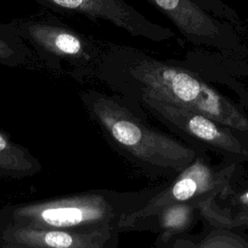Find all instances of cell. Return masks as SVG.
Here are the masks:
<instances>
[{
  "mask_svg": "<svg viewBox=\"0 0 248 248\" xmlns=\"http://www.w3.org/2000/svg\"><path fill=\"white\" fill-rule=\"evenodd\" d=\"M201 2H202V4L204 6L205 4L206 5H208V7L210 8V9H213V7L214 8H217L219 11L221 10V12L224 14V16H227V17H230L231 16V15L232 14V12H228V11H230V9H228L226 6H224L223 5V3L220 1V0H200Z\"/></svg>",
  "mask_w": 248,
  "mask_h": 248,
  "instance_id": "15",
  "label": "cell"
},
{
  "mask_svg": "<svg viewBox=\"0 0 248 248\" xmlns=\"http://www.w3.org/2000/svg\"><path fill=\"white\" fill-rule=\"evenodd\" d=\"M236 205L238 206V212L228 219L223 226L230 228H236L248 225V190L240 194L236 201Z\"/></svg>",
  "mask_w": 248,
  "mask_h": 248,
  "instance_id": "14",
  "label": "cell"
},
{
  "mask_svg": "<svg viewBox=\"0 0 248 248\" xmlns=\"http://www.w3.org/2000/svg\"><path fill=\"white\" fill-rule=\"evenodd\" d=\"M135 85L139 100L169 127L204 146L233 156L248 157V150L233 135L232 129L200 111L174 103L151 88Z\"/></svg>",
  "mask_w": 248,
  "mask_h": 248,
  "instance_id": "5",
  "label": "cell"
},
{
  "mask_svg": "<svg viewBox=\"0 0 248 248\" xmlns=\"http://www.w3.org/2000/svg\"><path fill=\"white\" fill-rule=\"evenodd\" d=\"M195 208L190 202L173 203L162 208L156 215L159 216V227L164 231L163 236L168 239L170 235L188 229L192 224Z\"/></svg>",
  "mask_w": 248,
  "mask_h": 248,
  "instance_id": "12",
  "label": "cell"
},
{
  "mask_svg": "<svg viewBox=\"0 0 248 248\" xmlns=\"http://www.w3.org/2000/svg\"><path fill=\"white\" fill-rule=\"evenodd\" d=\"M31 51L9 23L0 22V65L17 67L27 62Z\"/></svg>",
  "mask_w": 248,
  "mask_h": 248,
  "instance_id": "11",
  "label": "cell"
},
{
  "mask_svg": "<svg viewBox=\"0 0 248 248\" xmlns=\"http://www.w3.org/2000/svg\"><path fill=\"white\" fill-rule=\"evenodd\" d=\"M80 99L111 146L144 170L176 175L198 155L194 148L143 123L114 97L85 90Z\"/></svg>",
  "mask_w": 248,
  "mask_h": 248,
  "instance_id": "1",
  "label": "cell"
},
{
  "mask_svg": "<svg viewBox=\"0 0 248 248\" xmlns=\"http://www.w3.org/2000/svg\"><path fill=\"white\" fill-rule=\"evenodd\" d=\"M43 169L33 154L0 131V177L23 179L39 173Z\"/></svg>",
  "mask_w": 248,
  "mask_h": 248,
  "instance_id": "10",
  "label": "cell"
},
{
  "mask_svg": "<svg viewBox=\"0 0 248 248\" xmlns=\"http://www.w3.org/2000/svg\"><path fill=\"white\" fill-rule=\"evenodd\" d=\"M50 69L82 76L99 62L100 47L56 17L31 16L9 23Z\"/></svg>",
  "mask_w": 248,
  "mask_h": 248,
  "instance_id": "4",
  "label": "cell"
},
{
  "mask_svg": "<svg viewBox=\"0 0 248 248\" xmlns=\"http://www.w3.org/2000/svg\"><path fill=\"white\" fill-rule=\"evenodd\" d=\"M118 230L70 231L0 223V248H109L117 242Z\"/></svg>",
  "mask_w": 248,
  "mask_h": 248,
  "instance_id": "7",
  "label": "cell"
},
{
  "mask_svg": "<svg viewBox=\"0 0 248 248\" xmlns=\"http://www.w3.org/2000/svg\"><path fill=\"white\" fill-rule=\"evenodd\" d=\"M137 202V201H136ZM127 202L123 194L88 191L46 200L8 204L0 208V223L39 229L90 231L120 228L121 221L144 202Z\"/></svg>",
  "mask_w": 248,
  "mask_h": 248,
  "instance_id": "3",
  "label": "cell"
},
{
  "mask_svg": "<svg viewBox=\"0 0 248 248\" xmlns=\"http://www.w3.org/2000/svg\"><path fill=\"white\" fill-rule=\"evenodd\" d=\"M197 247H248V243L241 237L225 232H212Z\"/></svg>",
  "mask_w": 248,
  "mask_h": 248,
  "instance_id": "13",
  "label": "cell"
},
{
  "mask_svg": "<svg viewBox=\"0 0 248 248\" xmlns=\"http://www.w3.org/2000/svg\"><path fill=\"white\" fill-rule=\"evenodd\" d=\"M125 64L108 52L100 59L122 68L99 61L103 65L121 70L130 81L151 88L169 100L200 111L233 131L248 134V117L228 98L217 92L189 70L158 61L144 54L130 53Z\"/></svg>",
  "mask_w": 248,
  "mask_h": 248,
  "instance_id": "2",
  "label": "cell"
},
{
  "mask_svg": "<svg viewBox=\"0 0 248 248\" xmlns=\"http://www.w3.org/2000/svg\"><path fill=\"white\" fill-rule=\"evenodd\" d=\"M52 10L64 13H77L92 19H105L133 36L155 42L165 41L174 36L169 28L158 25L124 0H36Z\"/></svg>",
  "mask_w": 248,
  "mask_h": 248,
  "instance_id": "9",
  "label": "cell"
},
{
  "mask_svg": "<svg viewBox=\"0 0 248 248\" xmlns=\"http://www.w3.org/2000/svg\"><path fill=\"white\" fill-rule=\"evenodd\" d=\"M164 14L182 35L200 46L220 49L238 47L237 37L226 23L211 16L193 0H146Z\"/></svg>",
  "mask_w": 248,
  "mask_h": 248,
  "instance_id": "8",
  "label": "cell"
},
{
  "mask_svg": "<svg viewBox=\"0 0 248 248\" xmlns=\"http://www.w3.org/2000/svg\"><path fill=\"white\" fill-rule=\"evenodd\" d=\"M233 167L215 171L202 157H197L182 170L170 186L151 196L140 209L131 212L121 221L120 228L134 225L139 220L155 216L162 208L180 202H198L202 204L205 195L213 193L224 184ZM207 198V197H206Z\"/></svg>",
  "mask_w": 248,
  "mask_h": 248,
  "instance_id": "6",
  "label": "cell"
}]
</instances>
